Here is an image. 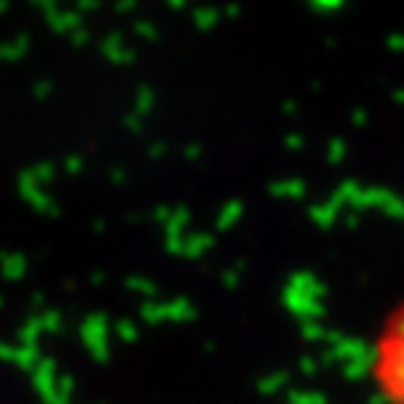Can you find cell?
<instances>
[{
    "mask_svg": "<svg viewBox=\"0 0 404 404\" xmlns=\"http://www.w3.org/2000/svg\"><path fill=\"white\" fill-rule=\"evenodd\" d=\"M368 375L381 404H404V299L386 313L373 336Z\"/></svg>",
    "mask_w": 404,
    "mask_h": 404,
    "instance_id": "obj_1",
    "label": "cell"
}]
</instances>
